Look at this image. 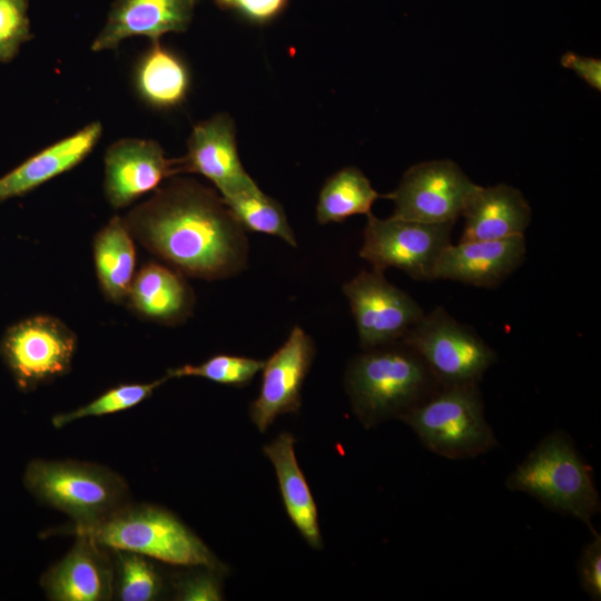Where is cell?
Listing matches in <instances>:
<instances>
[{
	"instance_id": "cell-20",
	"label": "cell",
	"mask_w": 601,
	"mask_h": 601,
	"mask_svg": "<svg viewBox=\"0 0 601 601\" xmlns=\"http://www.w3.org/2000/svg\"><path fill=\"white\" fill-rule=\"evenodd\" d=\"M102 134L99 121L91 122L0 177V201L22 196L72 169L96 147Z\"/></svg>"
},
{
	"instance_id": "cell-1",
	"label": "cell",
	"mask_w": 601,
	"mask_h": 601,
	"mask_svg": "<svg viewBox=\"0 0 601 601\" xmlns=\"http://www.w3.org/2000/svg\"><path fill=\"white\" fill-rule=\"evenodd\" d=\"M134 239L185 276L225 279L248 264V239L221 196L171 178L122 217Z\"/></svg>"
},
{
	"instance_id": "cell-29",
	"label": "cell",
	"mask_w": 601,
	"mask_h": 601,
	"mask_svg": "<svg viewBox=\"0 0 601 601\" xmlns=\"http://www.w3.org/2000/svg\"><path fill=\"white\" fill-rule=\"evenodd\" d=\"M31 38L28 0H0V62L12 60Z\"/></svg>"
},
{
	"instance_id": "cell-19",
	"label": "cell",
	"mask_w": 601,
	"mask_h": 601,
	"mask_svg": "<svg viewBox=\"0 0 601 601\" xmlns=\"http://www.w3.org/2000/svg\"><path fill=\"white\" fill-rule=\"evenodd\" d=\"M185 277L169 265L147 263L136 273L126 303L147 321L181 324L195 305V293Z\"/></svg>"
},
{
	"instance_id": "cell-21",
	"label": "cell",
	"mask_w": 601,
	"mask_h": 601,
	"mask_svg": "<svg viewBox=\"0 0 601 601\" xmlns=\"http://www.w3.org/2000/svg\"><path fill=\"white\" fill-rule=\"evenodd\" d=\"M263 452L274 466L289 520L311 548L322 550L317 505L296 459L295 437L282 432L263 447Z\"/></svg>"
},
{
	"instance_id": "cell-28",
	"label": "cell",
	"mask_w": 601,
	"mask_h": 601,
	"mask_svg": "<svg viewBox=\"0 0 601 601\" xmlns=\"http://www.w3.org/2000/svg\"><path fill=\"white\" fill-rule=\"evenodd\" d=\"M264 363L265 361L239 355L216 354L200 364L169 368L166 375L170 380L193 376L226 386L244 387L262 371Z\"/></svg>"
},
{
	"instance_id": "cell-27",
	"label": "cell",
	"mask_w": 601,
	"mask_h": 601,
	"mask_svg": "<svg viewBox=\"0 0 601 601\" xmlns=\"http://www.w3.org/2000/svg\"><path fill=\"white\" fill-rule=\"evenodd\" d=\"M170 380L167 375L148 383L121 384L112 387L89 403L52 417L55 427L60 428L75 421L115 414L135 407Z\"/></svg>"
},
{
	"instance_id": "cell-30",
	"label": "cell",
	"mask_w": 601,
	"mask_h": 601,
	"mask_svg": "<svg viewBox=\"0 0 601 601\" xmlns=\"http://www.w3.org/2000/svg\"><path fill=\"white\" fill-rule=\"evenodd\" d=\"M173 580L174 595L180 601H218L223 600V578L225 572L206 568L191 566Z\"/></svg>"
},
{
	"instance_id": "cell-12",
	"label": "cell",
	"mask_w": 601,
	"mask_h": 601,
	"mask_svg": "<svg viewBox=\"0 0 601 601\" xmlns=\"http://www.w3.org/2000/svg\"><path fill=\"white\" fill-rule=\"evenodd\" d=\"M316 353L315 343L294 326L285 343L265 361L258 396L249 404L253 424L264 433L283 414L298 413L302 387Z\"/></svg>"
},
{
	"instance_id": "cell-9",
	"label": "cell",
	"mask_w": 601,
	"mask_h": 601,
	"mask_svg": "<svg viewBox=\"0 0 601 601\" xmlns=\"http://www.w3.org/2000/svg\"><path fill=\"white\" fill-rule=\"evenodd\" d=\"M361 258L373 269L395 267L415 280H433L436 263L451 244L452 223L424 224L391 216L381 219L367 214Z\"/></svg>"
},
{
	"instance_id": "cell-25",
	"label": "cell",
	"mask_w": 601,
	"mask_h": 601,
	"mask_svg": "<svg viewBox=\"0 0 601 601\" xmlns=\"http://www.w3.org/2000/svg\"><path fill=\"white\" fill-rule=\"evenodd\" d=\"M221 198L245 231L276 236L292 247L297 246L296 236L283 206L259 187Z\"/></svg>"
},
{
	"instance_id": "cell-26",
	"label": "cell",
	"mask_w": 601,
	"mask_h": 601,
	"mask_svg": "<svg viewBox=\"0 0 601 601\" xmlns=\"http://www.w3.org/2000/svg\"><path fill=\"white\" fill-rule=\"evenodd\" d=\"M115 562V594L121 601H154L164 591L160 573L147 556L121 550H111Z\"/></svg>"
},
{
	"instance_id": "cell-33",
	"label": "cell",
	"mask_w": 601,
	"mask_h": 601,
	"mask_svg": "<svg viewBox=\"0 0 601 601\" xmlns=\"http://www.w3.org/2000/svg\"><path fill=\"white\" fill-rule=\"evenodd\" d=\"M561 65L573 70L578 77L591 88L601 91V60L593 57L580 56L575 52H565L560 60Z\"/></svg>"
},
{
	"instance_id": "cell-32",
	"label": "cell",
	"mask_w": 601,
	"mask_h": 601,
	"mask_svg": "<svg viewBox=\"0 0 601 601\" xmlns=\"http://www.w3.org/2000/svg\"><path fill=\"white\" fill-rule=\"evenodd\" d=\"M216 2L224 8L237 10L250 20L264 22L277 16L287 0H216Z\"/></svg>"
},
{
	"instance_id": "cell-14",
	"label": "cell",
	"mask_w": 601,
	"mask_h": 601,
	"mask_svg": "<svg viewBox=\"0 0 601 601\" xmlns=\"http://www.w3.org/2000/svg\"><path fill=\"white\" fill-rule=\"evenodd\" d=\"M176 175L177 158H167L157 141L120 139L105 155L104 190L114 208H124Z\"/></svg>"
},
{
	"instance_id": "cell-23",
	"label": "cell",
	"mask_w": 601,
	"mask_h": 601,
	"mask_svg": "<svg viewBox=\"0 0 601 601\" xmlns=\"http://www.w3.org/2000/svg\"><path fill=\"white\" fill-rule=\"evenodd\" d=\"M189 85L185 62L159 40L151 41L135 69V86L142 100L155 108H173L185 100Z\"/></svg>"
},
{
	"instance_id": "cell-22",
	"label": "cell",
	"mask_w": 601,
	"mask_h": 601,
	"mask_svg": "<svg viewBox=\"0 0 601 601\" xmlns=\"http://www.w3.org/2000/svg\"><path fill=\"white\" fill-rule=\"evenodd\" d=\"M122 217L114 216L95 236L96 275L105 297L125 303L136 275V246Z\"/></svg>"
},
{
	"instance_id": "cell-18",
	"label": "cell",
	"mask_w": 601,
	"mask_h": 601,
	"mask_svg": "<svg viewBox=\"0 0 601 601\" xmlns=\"http://www.w3.org/2000/svg\"><path fill=\"white\" fill-rule=\"evenodd\" d=\"M461 216L465 223L460 242L497 240L524 235L532 209L522 193L511 185H479Z\"/></svg>"
},
{
	"instance_id": "cell-8",
	"label": "cell",
	"mask_w": 601,
	"mask_h": 601,
	"mask_svg": "<svg viewBox=\"0 0 601 601\" xmlns=\"http://www.w3.org/2000/svg\"><path fill=\"white\" fill-rule=\"evenodd\" d=\"M77 335L60 318L39 314L10 326L0 354L21 390H33L69 373Z\"/></svg>"
},
{
	"instance_id": "cell-17",
	"label": "cell",
	"mask_w": 601,
	"mask_h": 601,
	"mask_svg": "<svg viewBox=\"0 0 601 601\" xmlns=\"http://www.w3.org/2000/svg\"><path fill=\"white\" fill-rule=\"evenodd\" d=\"M196 0H115L106 24L91 45L92 51L115 50L126 38L187 30Z\"/></svg>"
},
{
	"instance_id": "cell-31",
	"label": "cell",
	"mask_w": 601,
	"mask_h": 601,
	"mask_svg": "<svg viewBox=\"0 0 601 601\" xmlns=\"http://www.w3.org/2000/svg\"><path fill=\"white\" fill-rule=\"evenodd\" d=\"M578 572L581 588L592 600L601 599V535L593 532L580 556Z\"/></svg>"
},
{
	"instance_id": "cell-11",
	"label": "cell",
	"mask_w": 601,
	"mask_h": 601,
	"mask_svg": "<svg viewBox=\"0 0 601 601\" xmlns=\"http://www.w3.org/2000/svg\"><path fill=\"white\" fill-rule=\"evenodd\" d=\"M343 293L348 299L362 349L403 339L425 315L413 297L375 269L359 272L343 285Z\"/></svg>"
},
{
	"instance_id": "cell-16",
	"label": "cell",
	"mask_w": 601,
	"mask_h": 601,
	"mask_svg": "<svg viewBox=\"0 0 601 601\" xmlns=\"http://www.w3.org/2000/svg\"><path fill=\"white\" fill-rule=\"evenodd\" d=\"M525 255L524 235L450 244L436 263L433 278L495 288L521 266Z\"/></svg>"
},
{
	"instance_id": "cell-3",
	"label": "cell",
	"mask_w": 601,
	"mask_h": 601,
	"mask_svg": "<svg viewBox=\"0 0 601 601\" xmlns=\"http://www.w3.org/2000/svg\"><path fill=\"white\" fill-rule=\"evenodd\" d=\"M66 532L87 536L109 550L135 552L177 566H206L228 573L205 542L169 510L127 504L105 521Z\"/></svg>"
},
{
	"instance_id": "cell-2",
	"label": "cell",
	"mask_w": 601,
	"mask_h": 601,
	"mask_svg": "<svg viewBox=\"0 0 601 601\" xmlns=\"http://www.w3.org/2000/svg\"><path fill=\"white\" fill-rule=\"evenodd\" d=\"M344 386L365 428L400 420L442 387L420 354L402 339L354 356Z\"/></svg>"
},
{
	"instance_id": "cell-24",
	"label": "cell",
	"mask_w": 601,
	"mask_h": 601,
	"mask_svg": "<svg viewBox=\"0 0 601 601\" xmlns=\"http://www.w3.org/2000/svg\"><path fill=\"white\" fill-rule=\"evenodd\" d=\"M383 197L356 167H345L332 175L319 191L316 218L322 225L341 223L354 215H367Z\"/></svg>"
},
{
	"instance_id": "cell-10",
	"label": "cell",
	"mask_w": 601,
	"mask_h": 601,
	"mask_svg": "<svg viewBox=\"0 0 601 601\" xmlns=\"http://www.w3.org/2000/svg\"><path fill=\"white\" fill-rule=\"evenodd\" d=\"M477 186L453 160L435 159L411 166L396 189L383 197L393 200V217L455 224Z\"/></svg>"
},
{
	"instance_id": "cell-13",
	"label": "cell",
	"mask_w": 601,
	"mask_h": 601,
	"mask_svg": "<svg viewBox=\"0 0 601 601\" xmlns=\"http://www.w3.org/2000/svg\"><path fill=\"white\" fill-rule=\"evenodd\" d=\"M178 174H200L229 197L258 187L244 169L236 145L235 125L218 114L196 125L187 141V154L177 158Z\"/></svg>"
},
{
	"instance_id": "cell-6",
	"label": "cell",
	"mask_w": 601,
	"mask_h": 601,
	"mask_svg": "<svg viewBox=\"0 0 601 601\" xmlns=\"http://www.w3.org/2000/svg\"><path fill=\"white\" fill-rule=\"evenodd\" d=\"M431 452L452 460L497 446L477 385L443 386L401 418Z\"/></svg>"
},
{
	"instance_id": "cell-7",
	"label": "cell",
	"mask_w": 601,
	"mask_h": 601,
	"mask_svg": "<svg viewBox=\"0 0 601 601\" xmlns=\"http://www.w3.org/2000/svg\"><path fill=\"white\" fill-rule=\"evenodd\" d=\"M402 341L420 354L442 387L479 385L497 359L473 327L442 307L425 314Z\"/></svg>"
},
{
	"instance_id": "cell-4",
	"label": "cell",
	"mask_w": 601,
	"mask_h": 601,
	"mask_svg": "<svg viewBox=\"0 0 601 601\" xmlns=\"http://www.w3.org/2000/svg\"><path fill=\"white\" fill-rule=\"evenodd\" d=\"M22 480L40 503L68 515L71 526L98 524L130 503L126 480L92 462L35 459L26 466Z\"/></svg>"
},
{
	"instance_id": "cell-15",
	"label": "cell",
	"mask_w": 601,
	"mask_h": 601,
	"mask_svg": "<svg viewBox=\"0 0 601 601\" xmlns=\"http://www.w3.org/2000/svg\"><path fill=\"white\" fill-rule=\"evenodd\" d=\"M68 553L41 577L40 585L51 601H107L115 594L112 551L76 535Z\"/></svg>"
},
{
	"instance_id": "cell-5",
	"label": "cell",
	"mask_w": 601,
	"mask_h": 601,
	"mask_svg": "<svg viewBox=\"0 0 601 601\" xmlns=\"http://www.w3.org/2000/svg\"><path fill=\"white\" fill-rule=\"evenodd\" d=\"M506 486L582 521L594 532L591 521L600 512V499L592 472L564 432L544 437L508 477Z\"/></svg>"
}]
</instances>
